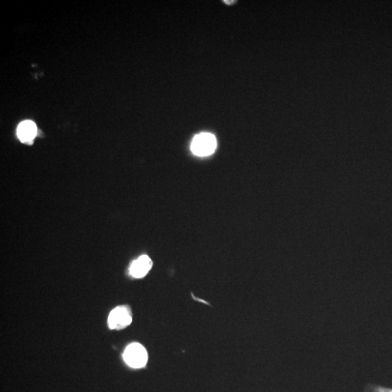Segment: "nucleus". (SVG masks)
<instances>
[{
  "label": "nucleus",
  "instance_id": "obj_3",
  "mask_svg": "<svg viewBox=\"0 0 392 392\" xmlns=\"http://www.w3.org/2000/svg\"><path fill=\"white\" fill-rule=\"evenodd\" d=\"M132 321L130 309L126 306L117 307L108 316V326L111 329L121 330L130 325Z\"/></svg>",
  "mask_w": 392,
  "mask_h": 392
},
{
  "label": "nucleus",
  "instance_id": "obj_4",
  "mask_svg": "<svg viewBox=\"0 0 392 392\" xmlns=\"http://www.w3.org/2000/svg\"><path fill=\"white\" fill-rule=\"evenodd\" d=\"M153 262L150 257L147 255H142L132 262L130 266V273L134 278H143L147 274L151 267Z\"/></svg>",
  "mask_w": 392,
  "mask_h": 392
},
{
  "label": "nucleus",
  "instance_id": "obj_5",
  "mask_svg": "<svg viewBox=\"0 0 392 392\" xmlns=\"http://www.w3.org/2000/svg\"><path fill=\"white\" fill-rule=\"evenodd\" d=\"M37 134V126L35 122L24 121L20 124L17 130V135L21 142H32Z\"/></svg>",
  "mask_w": 392,
  "mask_h": 392
},
{
  "label": "nucleus",
  "instance_id": "obj_2",
  "mask_svg": "<svg viewBox=\"0 0 392 392\" xmlns=\"http://www.w3.org/2000/svg\"><path fill=\"white\" fill-rule=\"evenodd\" d=\"M147 352L143 346L138 343H133L127 347L124 354L125 362L130 367H144L147 362Z\"/></svg>",
  "mask_w": 392,
  "mask_h": 392
},
{
  "label": "nucleus",
  "instance_id": "obj_1",
  "mask_svg": "<svg viewBox=\"0 0 392 392\" xmlns=\"http://www.w3.org/2000/svg\"><path fill=\"white\" fill-rule=\"evenodd\" d=\"M216 147V138L210 133H202L196 136L191 144L192 151L198 156L211 155Z\"/></svg>",
  "mask_w": 392,
  "mask_h": 392
}]
</instances>
